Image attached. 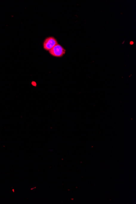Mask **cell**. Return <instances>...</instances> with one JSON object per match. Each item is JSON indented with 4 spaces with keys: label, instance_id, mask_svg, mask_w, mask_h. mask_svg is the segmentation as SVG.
I'll list each match as a JSON object with an SVG mask.
<instances>
[{
    "label": "cell",
    "instance_id": "6da1fadb",
    "mask_svg": "<svg viewBox=\"0 0 136 204\" xmlns=\"http://www.w3.org/2000/svg\"><path fill=\"white\" fill-rule=\"evenodd\" d=\"M52 56L57 58H61L65 54L66 50L62 46L58 44L49 51Z\"/></svg>",
    "mask_w": 136,
    "mask_h": 204
},
{
    "label": "cell",
    "instance_id": "7a4b0ae2",
    "mask_svg": "<svg viewBox=\"0 0 136 204\" xmlns=\"http://www.w3.org/2000/svg\"><path fill=\"white\" fill-rule=\"evenodd\" d=\"M57 44L58 41L55 38L49 37L45 39L43 42V48L46 51H49Z\"/></svg>",
    "mask_w": 136,
    "mask_h": 204
}]
</instances>
